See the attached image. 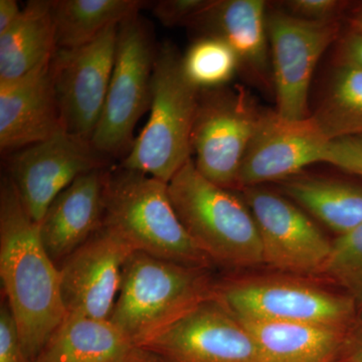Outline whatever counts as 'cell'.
Wrapping results in <instances>:
<instances>
[{"mask_svg":"<svg viewBox=\"0 0 362 362\" xmlns=\"http://www.w3.org/2000/svg\"><path fill=\"white\" fill-rule=\"evenodd\" d=\"M0 278L26 359L33 362L66 311L58 266L45 251L39 223L26 213L7 175L0 183Z\"/></svg>","mask_w":362,"mask_h":362,"instance_id":"obj_1","label":"cell"},{"mask_svg":"<svg viewBox=\"0 0 362 362\" xmlns=\"http://www.w3.org/2000/svg\"><path fill=\"white\" fill-rule=\"evenodd\" d=\"M103 226L134 251L207 268L213 262L195 245L169 197L168 185L121 165L107 169Z\"/></svg>","mask_w":362,"mask_h":362,"instance_id":"obj_2","label":"cell"},{"mask_svg":"<svg viewBox=\"0 0 362 362\" xmlns=\"http://www.w3.org/2000/svg\"><path fill=\"white\" fill-rule=\"evenodd\" d=\"M214 292L209 269L134 251L124 265L109 320L140 347Z\"/></svg>","mask_w":362,"mask_h":362,"instance_id":"obj_3","label":"cell"},{"mask_svg":"<svg viewBox=\"0 0 362 362\" xmlns=\"http://www.w3.org/2000/svg\"><path fill=\"white\" fill-rule=\"evenodd\" d=\"M178 218L214 263L232 268L264 264L261 239L244 199L207 180L189 159L168 183Z\"/></svg>","mask_w":362,"mask_h":362,"instance_id":"obj_4","label":"cell"},{"mask_svg":"<svg viewBox=\"0 0 362 362\" xmlns=\"http://www.w3.org/2000/svg\"><path fill=\"white\" fill-rule=\"evenodd\" d=\"M175 45L158 47L148 122L120 165L168 185L192 159V128L199 90L188 82Z\"/></svg>","mask_w":362,"mask_h":362,"instance_id":"obj_5","label":"cell"},{"mask_svg":"<svg viewBox=\"0 0 362 362\" xmlns=\"http://www.w3.org/2000/svg\"><path fill=\"white\" fill-rule=\"evenodd\" d=\"M157 47L153 30L140 13L118 26L115 63L102 115L90 143L109 158L129 153L138 121L151 104Z\"/></svg>","mask_w":362,"mask_h":362,"instance_id":"obj_6","label":"cell"},{"mask_svg":"<svg viewBox=\"0 0 362 362\" xmlns=\"http://www.w3.org/2000/svg\"><path fill=\"white\" fill-rule=\"evenodd\" d=\"M262 112L243 88L199 90L192 148L204 177L226 189L238 188L240 165Z\"/></svg>","mask_w":362,"mask_h":362,"instance_id":"obj_7","label":"cell"},{"mask_svg":"<svg viewBox=\"0 0 362 362\" xmlns=\"http://www.w3.org/2000/svg\"><path fill=\"white\" fill-rule=\"evenodd\" d=\"M214 295L233 315L251 320L347 329L358 310L347 294L287 279L235 281L216 287Z\"/></svg>","mask_w":362,"mask_h":362,"instance_id":"obj_8","label":"cell"},{"mask_svg":"<svg viewBox=\"0 0 362 362\" xmlns=\"http://www.w3.org/2000/svg\"><path fill=\"white\" fill-rule=\"evenodd\" d=\"M6 156V175L16 185L26 213L37 223L52 201L78 176L109 168L111 161L90 140L65 129Z\"/></svg>","mask_w":362,"mask_h":362,"instance_id":"obj_9","label":"cell"},{"mask_svg":"<svg viewBox=\"0 0 362 362\" xmlns=\"http://www.w3.org/2000/svg\"><path fill=\"white\" fill-rule=\"evenodd\" d=\"M119 25L71 49H56L49 64L64 129L90 140L103 112L115 63Z\"/></svg>","mask_w":362,"mask_h":362,"instance_id":"obj_10","label":"cell"},{"mask_svg":"<svg viewBox=\"0 0 362 362\" xmlns=\"http://www.w3.org/2000/svg\"><path fill=\"white\" fill-rule=\"evenodd\" d=\"M338 21H311L287 11L268 14L277 113L287 120L310 117L308 93L317 63L339 35Z\"/></svg>","mask_w":362,"mask_h":362,"instance_id":"obj_11","label":"cell"},{"mask_svg":"<svg viewBox=\"0 0 362 362\" xmlns=\"http://www.w3.org/2000/svg\"><path fill=\"white\" fill-rule=\"evenodd\" d=\"M168 362H268L216 295L141 345Z\"/></svg>","mask_w":362,"mask_h":362,"instance_id":"obj_12","label":"cell"},{"mask_svg":"<svg viewBox=\"0 0 362 362\" xmlns=\"http://www.w3.org/2000/svg\"><path fill=\"white\" fill-rule=\"evenodd\" d=\"M261 239L264 264L286 273H323L332 242L291 201L257 187L243 189Z\"/></svg>","mask_w":362,"mask_h":362,"instance_id":"obj_13","label":"cell"},{"mask_svg":"<svg viewBox=\"0 0 362 362\" xmlns=\"http://www.w3.org/2000/svg\"><path fill=\"white\" fill-rule=\"evenodd\" d=\"M134 250L102 226L59 266L66 314L109 320L115 306L123 268Z\"/></svg>","mask_w":362,"mask_h":362,"instance_id":"obj_14","label":"cell"},{"mask_svg":"<svg viewBox=\"0 0 362 362\" xmlns=\"http://www.w3.org/2000/svg\"><path fill=\"white\" fill-rule=\"evenodd\" d=\"M328 143L312 116L292 121L276 111H263L240 165L238 188L296 176L306 166L323 162Z\"/></svg>","mask_w":362,"mask_h":362,"instance_id":"obj_15","label":"cell"},{"mask_svg":"<svg viewBox=\"0 0 362 362\" xmlns=\"http://www.w3.org/2000/svg\"><path fill=\"white\" fill-rule=\"evenodd\" d=\"M49 64L0 82V148L6 156L64 129Z\"/></svg>","mask_w":362,"mask_h":362,"instance_id":"obj_16","label":"cell"},{"mask_svg":"<svg viewBox=\"0 0 362 362\" xmlns=\"http://www.w3.org/2000/svg\"><path fill=\"white\" fill-rule=\"evenodd\" d=\"M107 169L78 176L52 201L39 223L45 251L58 268L103 226Z\"/></svg>","mask_w":362,"mask_h":362,"instance_id":"obj_17","label":"cell"},{"mask_svg":"<svg viewBox=\"0 0 362 362\" xmlns=\"http://www.w3.org/2000/svg\"><path fill=\"white\" fill-rule=\"evenodd\" d=\"M266 6L262 0H213L187 26L199 37L225 40L237 54L240 66L267 82L272 63Z\"/></svg>","mask_w":362,"mask_h":362,"instance_id":"obj_18","label":"cell"},{"mask_svg":"<svg viewBox=\"0 0 362 362\" xmlns=\"http://www.w3.org/2000/svg\"><path fill=\"white\" fill-rule=\"evenodd\" d=\"M137 349L110 320L66 314L33 362H127Z\"/></svg>","mask_w":362,"mask_h":362,"instance_id":"obj_19","label":"cell"},{"mask_svg":"<svg viewBox=\"0 0 362 362\" xmlns=\"http://www.w3.org/2000/svg\"><path fill=\"white\" fill-rule=\"evenodd\" d=\"M238 320L268 362H338L347 330L315 324Z\"/></svg>","mask_w":362,"mask_h":362,"instance_id":"obj_20","label":"cell"},{"mask_svg":"<svg viewBox=\"0 0 362 362\" xmlns=\"http://www.w3.org/2000/svg\"><path fill=\"white\" fill-rule=\"evenodd\" d=\"M52 0H30L13 28L0 35V82L49 63L57 49Z\"/></svg>","mask_w":362,"mask_h":362,"instance_id":"obj_21","label":"cell"},{"mask_svg":"<svg viewBox=\"0 0 362 362\" xmlns=\"http://www.w3.org/2000/svg\"><path fill=\"white\" fill-rule=\"evenodd\" d=\"M282 192L337 235L362 226V187L344 181L296 175L283 181Z\"/></svg>","mask_w":362,"mask_h":362,"instance_id":"obj_22","label":"cell"},{"mask_svg":"<svg viewBox=\"0 0 362 362\" xmlns=\"http://www.w3.org/2000/svg\"><path fill=\"white\" fill-rule=\"evenodd\" d=\"M148 2L141 0H56L52 1L58 49L83 47L111 25L139 13Z\"/></svg>","mask_w":362,"mask_h":362,"instance_id":"obj_23","label":"cell"},{"mask_svg":"<svg viewBox=\"0 0 362 362\" xmlns=\"http://www.w3.org/2000/svg\"><path fill=\"white\" fill-rule=\"evenodd\" d=\"M311 116L329 142L362 136V69L340 61Z\"/></svg>","mask_w":362,"mask_h":362,"instance_id":"obj_24","label":"cell"},{"mask_svg":"<svg viewBox=\"0 0 362 362\" xmlns=\"http://www.w3.org/2000/svg\"><path fill=\"white\" fill-rule=\"evenodd\" d=\"M181 64L188 82L199 90L226 87L240 66L233 47L214 37H199L182 57Z\"/></svg>","mask_w":362,"mask_h":362,"instance_id":"obj_25","label":"cell"},{"mask_svg":"<svg viewBox=\"0 0 362 362\" xmlns=\"http://www.w3.org/2000/svg\"><path fill=\"white\" fill-rule=\"evenodd\" d=\"M324 274L346 290L357 308L362 307V226L332 242Z\"/></svg>","mask_w":362,"mask_h":362,"instance_id":"obj_26","label":"cell"},{"mask_svg":"<svg viewBox=\"0 0 362 362\" xmlns=\"http://www.w3.org/2000/svg\"><path fill=\"white\" fill-rule=\"evenodd\" d=\"M323 162L362 177V136L341 138L328 143Z\"/></svg>","mask_w":362,"mask_h":362,"instance_id":"obj_27","label":"cell"},{"mask_svg":"<svg viewBox=\"0 0 362 362\" xmlns=\"http://www.w3.org/2000/svg\"><path fill=\"white\" fill-rule=\"evenodd\" d=\"M211 1L213 0H160L154 4L152 11L164 26H187Z\"/></svg>","mask_w":362,"mask_h":362,"instance_id":"obj_28","label":"cell"},{"mask_svg":"<svg viewBox=\"0 0 362 362\" xmlns=\"http://www.w3.org/2000/svg\"><path fill=\"white\" fill-rule=\"evenodd\" d=\"M0 362H28L20 333L6 299L0 308Z\"/></svg>","mask_w":362,"mask_h":362,"instance_id":"obj_29","label":"cell"},{"mask_svg":"<svg viewBox=\"0 0 362 362\" xmlns=\"http://www.w3.org/2000/svg\"><path fill=\"white\" fill-rule=\"evenodd\" d=\"M346 2L338 0H291L285 2L288 13L295 18L311 21H338Z\"/></svg>","mask_w":362,"mask_h":362,"instance_id":"obj_30","label":"cell"},{"mask_svg":"<svg viewBox=\"0 0 362 362\" xmlns=\"http://www.w3.org/2000/svg\"><path fill=\"white\" fill-rule=\"evenodd\" d=\"M338 362H362V307L347 328Z\"/></svg>","mask_w":362,"mask_h":362,"instance_id":"obj_31","label":"cell"},{"mask_svg":"<svg viewBox=\"0 0 362 362\" xmlns=\"http://www.w3.org/2000/svg\"><path fill=\"white\" fill-rule=\"evenodd\" d=\"M340 61L362 69V30L351 28L340 42Z\"/></svg>","mask_w":362,"mask_h":362,"instance_id":"obj_32","label":"cell"},{"mask_svg":"<svg viewBox=\"0 0 362 362\" xmlns=\"http://www.w3.org/2000/svg\"><path fill=\"white\" fill-rule=\"evenodd\" d=\"M21 13V9L16 0H0V35L13 28Z\"/></svg>","mask_w":362,"mask_h":362,"instance_id":"obj_33","label":"cell"},{"mask_svg":"<svg viewBox=\"0 0 362 362\" xmlns=\"http://www.w3.org/2000/svg\"><path fill=\"white\" fill-rule=\"evenodd\" d=\"M127 362H168L165 359L162 358L160 356L156 354V352L150 351L148 349L138 347L135 354Z\"/></svg>","mask_w":362,"mask_h":362,"instance_id":"obj_34","label":"cell"},{"mask_svg":"<svg viewBox=\"0 0 362 362\" xmlns=\"http://www.w3.org/2000/svg\"><path fill=\"white\" fill-rule=\"evenodd\" d=\"M349 21L351 23V28L362 30V4L352 9L350 13Z\"/></svg>","mask_w":362,"mask_h":362,"instance_id":"obj_35","label":"cell"}]
</instances>
